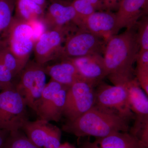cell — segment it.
Segmentation results:
<instances>
[{
	"label": "cell",
	"instance_id": "obj_6",
	"mask_svg": "<svg viewBox=\"0 0 148 148\" xmlns=\"http://www.w3.org/2000/svg\"><path fill=\"white\" fill-rule=\"evenodd\" d=\"M19 75L15 89L27 107L34 111L47 84L44 67L35 61H29Z\"/></svg>",
	"mask_w": 148,
	"mask_h": 148
},
{
	"label": "cell",
	"instance_id": "obj_21",
	"mask_svg": "<svg viewBox=\"0 0 148 148\" xmlns=\"http://www.w3.org/2000/svg\"><path fill=\"white\" fill-rule=\"evenodd\" d=\"M2 148H39L20 130L10 132Z\"/></svg>",
	"mask_w": 148,
	"mask_h": 148
},
{
	"label": "cell",
	"instance_id": "obj_5",
	"mask_svg": "<svg viewBox=\"0 0 148 148\" xmlns=\"http://www.w3.org/2000/svg\"><path fill=\"white\" fill-rule=\"evenodd\" d=\"M3 40L14 55L24 67L29 62L34 46L33 32L28 23L13 17L3 32Z\"/></svg>",
	"mask_w": 148,
	"mask_h": 148
},
{
	"label": "cell",
	"instance_id": "obj_9",
	"mask_svg": "<svg viewBox=\"0 0 148 148\" xmlns=\"http://www.w3.org/2000/svg\"><path fill=\"white\" fill-rule=\"evenodd\" d=\"M77 27L49 29L36 42L34 46L35 62L44 66L49 61L59 58L64 43Z\"/></svg>",
	"mask_w": 148,
	"mask_h": 148
},
{
	"label": "cell",
	"instance_id": "obj_31",
	"mask_svg": "<svg viewBox=\"0 0 148 148\" xmlns=\"http://www.w3.org/2000/svg\"><path fill=\"white\" fill-rule=\"evenodd\" d=\"M30 1L36 3L37 4L39 5L44 8H45L46 4V0H30Z\"/></svg>",
	"mask_w": 148,
	"mask_h": 148
},
{
	"label": "cell",
	"instance_id": "obj_26",
	"mask_svg": "<svg viewBox=\"0 0 148 148\" xmlns=\"http://www.w3.org/2000/svg\"><path fill=\"white\" fill-rule=\"evenodd\" d=\"M28 23L32 27L33 32V38L35 43L40 37L47 30L42 19H36L29 21Z\"/></svg>",
	"mask_w": 148,
	"mask_h": 148
},
{
	"label": "cell",
	"instance_id": "obj_17",
	"mask_svg": "<svg viewBox=\"0 0 148 148\" xmlns=\"http://www.w3.org/2000/svg\"><path fill=\"white\" fill-rule=\"evenodd\" d=\"M87 148H147L137 137L128 132H116L93 143L87 144Z\"/></svg>",
	"mask_w": 148,
	"mask_h": 148
},
{
	"label": "cell",
	"instance_id": "obj_25",
	"mask_svg": "<svg viewBox=\"0 0 148 148\" xmlns=\"http://www.w3.org/2000/svg\"><path fill=\"white\" fill-rule=\"evenodd\" d=\"M14 77L0 59V84L4 89L11 88L15 86L12 83Z\"/></svg>",
	"mask_w": 148,
	"mask_h": 148
},
{
	"label": "cell",
	"instance_id": "obj_10",
	"mask_svg": "<svg viewBox=\"0 0 148 148\" xmlns=\"http://www.w3.org/2000/svg\"><path fill=\"white\" fill-rule=\"evenodd\" d=\"M95 105L116 111L132 120L135 119L127 91L123 86H111L102 81L95 87Z\"/></svg>",
	"mask_w": 148,
	"mask_h": 148
},
{
	"label": "cell",
	"instance_id": "obj_20",
	"mask_svg": "<svg viewBox=\"0 0 148 148\" xmlns=\"http://www.w3.org/2000/svg\"><path fill=\"white\" fill-rule=\"evenodd\" d=\"M0 59L14 77L19 75L24 68L3 40H0Z\"/></svg>",
	"mask_w": 148,
	"mask_h": 148
},
{
	"label": "cell",
	"instance_id": "obj_30",
	"mask_svg": "<svg viewBox=\"0 0 148 148\" xmlns=\"http://www.w3.org/2000/svg\"><path fill=\"white\" fill-rule=\"evenodd\" d=\"M9 133V131L0 130V148L2 147Z\"/></svg>",
	"mask_w": 148,
	"mask_h": 148
},
{
	"label": "cell",
	"instance_id": "obj_33",
	"mask_svg": "<svg viewBox=\"0 0 148 148\" xmlns=\"http://www.w3.org/2000/svg\"><path fill=\"white\" fill-rule=\"evenodd\" d=\"M3 90V87L1 85V84H0V91Z\"/></svg>",
	"mask_w": 148,
	"mask_h": 148
},
{
	"label": "cell",
	"instance_id": "obj_16",
	"mask_svg": "<svg viewBox=\"0 0 148 148\" xmlns=\"http://www.w3.org/2000/svg\"><path fill=\"white\" fill-rule=\"evenodd\" d=\"M148 0H122L115 13L117 33L123 28L134 27L148 12Z\"/></svg>",
	"mask_w": 148,
	"mask_h": 148
},
{
	"label": "cell",
	"instance_id": "obj_14",
	"mask_svg": "<svg viewBox=\"0 0 148 148\" xmlns=\"http://www.w3.org/2000/svg\"><path fill=\"white\" fill-rule=\"evenodd\" d=\"M66 59L75 66L83 79L94 87L108 75L102 55L94 54Z\"/></svg>",
	"mask_w": 148,
	"mask_h": 148
},
{
	"label": "cell",
	"instance_id": "obj_12",
	"mask_svg": "<svg viewBox=\"0 0 148 148\" xmlns=\"http://www.w3.org/2000/svg\"><path fill=\"white\" fill-rule=\"evenodd\" d=\"M21 130L39 148H58L61 145V130L49 122L41 119L27 121Z\"/></svg>",
	"mask_w": 148,
	"mask_h": 148
},
{
	"label": "cell",
	"instance_id": "obj_1",
	"mask_svg": "<svg viewBox=\"0 0 148 148\" xmlns=\"http://www.w3.org/2000/svg\"><path fill=\"white\" fill-rule=\"evenodd\" d=\"M140 50L136 25L114 35L107 42L103 58L107 77L114 85H121L135 77L133 66Z\"/></svg>",
	"mask_w": 148,
	"mask_h": 148
},
{
	"label": "cell",
	"instance_id": "obj_3",
	"mask_svg": "<svg viewBox=\"0 0 148 148\" xmlns=\"http://www.w3.org/2000/svg\"><path fill=\"white\" fill-rule=\"evenodd\" d=\"M27 107L15 86L0 91V130H21L28 120Z\"/></svg>",
	"mask_w": 148,
	"mask_h": 148
},
{
	"label": "cell",
	"instance_id": "obj_2",
	"mask_svg": "<svg viewBox=\"0 0 148 148\" xmlns=\"http://www.w3.org/2000/svg\"><path fill=\"white\" fill-rule=\"evenodd\" d=\"M131 120L116 111L95 105L73 121H67L62 130L78 137L102 138L116 132H128Z\"/></svg>",
	"mask_w": 148,
	"mask_h": 148
},
{
	"label": "cell",
	"instance_id": "obj_13",
	"mask_svg": "<svg viewBox=\"0 0 148 148\" xmlns=\"http://www.w3.org/2000/svg\"><path fill=\"white\" fill-rule=\"evenodd\" d=\"M43 21L47 29H60L76 26L78 27L79 21L71 3L53 1L44 13Z\"/></svg>",
	"mask_w": 148,
	"mask_h": 148
},
{
	"label": "cell",
	"instance_id": "obj_8",
	"mask_svg": "<svg viewBox=\"0 0 148 148\" xmlns=\"http://www.w3.org/2000/svg\"><path fill=\"white\" fill-rule=\"evenodd\" d=\"M95 101V87L84 80L77 81L67 90L63 116L73 121L91 108Z\"/></svg>",
	"mask_w": 148,
	"mask_h": 148
},
{
	"label": "cell",
	"instance_id": "obj_27",
	"mask_svg": "<svg viewBox=\"0 0 148 148\" xmlns=\"http://www.w3.org/2000/svg\"><path fill=\"white\" fill-rule=\"evenodd\" d=\"M136 62L135 71L148 72V50L140 49Z\"/></svg>",
	"mask_w": 148,
	"mask_h": 148
},
{
	"label": "cell",
	"instance_id": "obj_22",
	"mask_svg": "<svg viewBox=\"0 0 148 148\" xmlns=\"http://www.w3.org/2000/svg\"><path fill=\"white\" fill-rule=\"evenodd\" d=\"M14 8L13 0H0V34L10 24Z\"/></svg>",
	"mask_w": 148,
	"mask_h": 148
},
{
	"label": "cell",
	"instance_id": "obj_24",
	"mask_svg": "<svg viewBox=\"0 0 148 148\" xmlns=\"http://www.w3.org/2000/svg\"><path fill=\"white\" fill-rule=\"evenodd\" d=\"M71 4L75 10L79 20V27L83 20L96 12L95 9L90 4L84 0H73Z\"/></svg>",
	"mask_w": 148,
	"mask_h": 148
},
{
	"label": "cell",
	"instance_id": "obj_4",
	"mask_svg": "<svg viewBox=\"0 0 148 148\" xmlns=\"http://www.w3.org/2000/svg\"><path fill=\"white\" fill-rule=\"evenodd\" d=\"M107 42L84 29L78 28L68 36L61 49L58 59L77 58L103 54Z\"/></svg>",
	"mask_w": 148,
	"mask_h": 148
},
{
	"label": "cell",
	"instance_id": "obj_7",
	"mask_svg": "<svg viewBox=\"0 0 148 148\" xmlns=\"http://www.w3.org/2000/svg\"><path fill=\"white\" fill-rule=\"evenodd\" d=\"M69 88L51 79L46 84L34 110L40 119L49 122L60 121Z\"/></svg>",
	"mask_w": 148,
	"mask_h": 148
},
{
	"label": "cell",
	"instance_id": "obj_19",
	"mask_svg": "<svg viewBox=\"0 0 148 148\" xmlns=\"http://www.w3.org/2000/svg\"><path fill=\"white\" fill-rule=\"evenodd\" d=\"M16 16L19 20L28 22L36 19H42L44 8L30 0H16Z\"/></svg>",
	"mask_w": 148,
	"mask_h": 148
},
{
	"label": "cell",
	"instance_id": "obj_32",
	"mask_svg": "<svg viewBox=\"0 0 148 148\" xmlns=\"http://www.w3.org/2000/svg\"><path fill=\"white\" fill-rule=\"evenodd\" d=\"M58 148H76L69 143L61 144Z\"/></svg>",
	"mask_w": 148,
	"mask_h": 148
},
{
	"label": "cell",
	"instance_id": "obj_11",
	"mask_svg": "<svg viewBox=\"0 0 148 148\" xmlns=\"http://www.w3.org/2000/svg\"><path fill=\"white\" fill-rule=\"evenodd\" d=\"M120 86L126 89L130 109L135 115V122L130 133L138 137L141 130L148 126V95L136 77Z\"/></svg>",
	"mask_w": 148,
	"mask_h": 148
},
{
	"label": "cell",
	"instance_id": "obj_18",
	"mask_svg": "<svg viewBox=\"0 0 148 148\" xmlns=\"http://www.w3.org/2000/svg\"><path fill=\"white\" fill-rule=\"evenodd\" d=\"M44 67L46 74L51 77V79L67 87L77 81L83 80L75 66L67 59L62 60L61 63Z\"/></svg>",
	"mask_w": 148,
	"mask_h": 148
},
{
	"label": "cell",
	"instance_id": "obj_23",
	"mask_svg": "<svg viewBox=\"0 0 148 148\" xmlns=\"http://www.w3.org/2000/svg\"><path fill=\"white\" fill-rule=\"evenodd\" d=\"M137 36L141 50H148V18L144 16L136 24Z\"/></svg>",
	"mask_w": 148,
	"mask_h": 148
},
{
	"label": "cell",
	"instance_id": "obj_29",
	"mask_svg": "<svg viewBox=\"0 0 148 148\" xmlns=\"http://www.w3.org/2000/svg\"><path fill=\"white\" fill-rule=\"evenodd\" d=\"M89 3L94 8L96 11L105 10L103 0H84Z\"/></svg>",
	"mask_w": 148,
	"mask_h": 148
},
{
	"label": "cell",
	"instance_id": "obj_28",
	"mask_svg": "<svg viewBox=\"0 0 148 148\" xmlns=\"http://www.w3.org/2000/svg\"><path fill=\"white\" fill-rule=\"evenodd\" d=\"M122 0H103L105 10H117Z\"/></svg>",
	"mask_w": 148,
	"mask_h": 148
},
{
	"label": "cell",
	"instance_id": "obj_15",
	"mask_svg": "<svg viewBox=\"0 0 148 148\" xmlns=\"http://www.w3.org/2000/svg\"><path fill=\"white\" fill-rule=\"evenodd\" d=\"M115 13L110 11L95 12L82 21L79 28L84 29L108 42L117 34Z\"/></svg>",
	"mask_w": 148,
	"mask_h": 148
}]
</instances>
